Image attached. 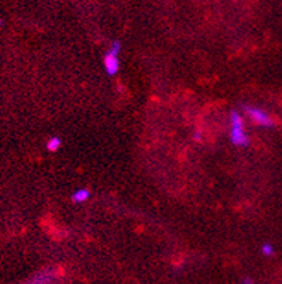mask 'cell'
Returning a JSON list of instances; mask_svg holds the SVG:
<instances>
[{
  "mask_svg": "<svg viewBox=\"0 0 282 284\" xmlns=\"http://www.w3.org/2000/svg\"><path fill=\"white\" fill-rule=\"evenodd\" d=\"M230 140L237 147H247L250 144V138L246 132L243 116L237 110H232L230 114Z\"/></svg>",
  "mask_w": 282,
  "mask_h": 284,
  "instance_id": "1",
  "label": "cell"
},
{
  "mask_svg": "<svg viewBox=\"0 0 282 284\" xmlns=\"http://www.w3.org/2000/svg\"><path fill=\"white\" fill-rule=\"evenodd\" d=\"M244 114H247V118L257 126L266 128V129L274 128V119L271 118V114L258 106H244Z\"/></svg>",
  "mask_w": 282,
  "mask_h": 284,
  "instance_id": "2",
  "label": "cell"
},
{
  "mask_svg": "<svg viewBox=\"0 0 282 284\" xmlns=\"http://www.w3.org/2000/svg\"><path fill=\"white\" fill-rule=\"evenodd\" d=\"M103 64H105V71L107 75H116L120 70V60H119V54L113 52V51H107V54L105 56L103 60Z\"/></svg>",
  "mask_w": 282,
  "mask_h": 284,
  "instance_id": "3",
  "label": "cell"
},
{
  "mask_svg": "<svg viewBox=\"0 0 282 284\" xmlns=\"http://www.w3.org/2000/svg\"><path fill=\"white\" fill-rule=\"evenodd\" d=\"M90 198V191L88 188H79L72 194V201L75 204H83Z\"/></svg>",
  "mask_w": 282,
  "mask_h": 284,
  "instance_id": "4",
  "label": "cell"
},
{
  "mask_svg": "<svg viewBox=\"0 0 282 284\" xmlns=\"http://www.w3.org/2000/svg\"><path fill=\"white\" fill-rule=\"evenodd\" d=\"M61 146H62V140L58 138V136H52V138H49L48 142H47V144H45L47 150L51 152V153H55V152H58Z\"/></svg>",
  "mask_w": 282,
  "mask_h": 284,
  "instance_id": "5",
  "label": "cell"
},
{
  "mask_svg": "<svg viewBox=\"0 0 282 284\" xmlns=\"http://www.w3.org/2000/svg\"><path fill=\"white\" fill-rule=\"evenodd\" d=\"M261 253L266 256V258H271V256H274V246L271 244H268V242H266V244H263V246H261Z\"/></svg>",
  "mask_w": 282,
  "mask_h": 284,
  "instance_id": "6",
  "label": "cell"
},
{
  "mask_svg": "<svg viewBox=\"0 0 282 284\" xmlns=\"http://www.w3.org/2000/svg\"><path fill=\"white\" fill-rule=\"evenodd\" d=\"M110 51H113V52H116V54H120L121 51V42L119 40L113 41L112 47H110Z\"/></svg>",
  "mask_w": 282,
  "mask_h": 284,
  "instance_id": "7",
  "label": "cell"
},
{
  "mask_svg": "<svg viewBox=\"0 0 282 284\" xmlns=\"http://www.w3.org/2000/svg\"><path fill=\"white\" fill-rule=\"evenodd\" d=\"M194 140H195V142H201V140H202V133H201V130H196V132H195Z\"/></svg>",
  "mask_w": 282,
  "mask_h": 284,
  "instance_id": "8",
  "label": "cell"
},
{
  "mask_svg": "<svg viewBox=\"0 0 282 284\" xmlns=\"http://www.w3.org/2000/svg\"><path fill=\"white\" fill-rule=\"evenodd\" d=\"M240 284H254V282L251 280L250 277H244V278H243V280H242V283H240Z\"/></svg>",
  "mask_w": 282,
  "mask_h": 284,
  "instance_id": "9",
  "label": "cell"
},
{
  "mask_svg": "<svg viewBox=\"0 0 282 284\" xmlns=\"http://www.w3.org/2000/svg\"><path fill=\"white\" fill-rule=\"evenodd\" d=\"M0 26H3V22H1V18H0Z\"/></svg>",
  "mask_w": 282,
  "mask_h": 284,
  "instance_id": "10",
  "label": "cell"
}]
</instances>
